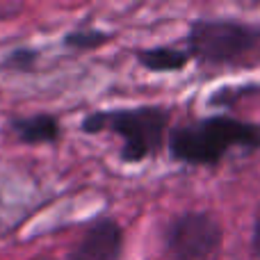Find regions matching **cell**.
<instances>
[{
  "label": "cell",
  "instance_id": "obj_1",
  "mask_svg": "<svg viewBox=\"0 0 260 260\" xmlns=\"http://www.w3.org/2000/svg\"><path fill=\"white\" fill-rule=\"evenodd\" d=\"M171 160L187 167H217L231 151L256 153L260 148V123L231 114H210L180 123L167 137Z\"/></svg>",
  "mask_w": 260,
  "mask_h": 260
},
{
  "label": "cell",
  "instance_id": "obj_2",
  "mask_svg": "<svg viewBox=\"0 0 260 260\" xmlns=\"http://www.w3.org/2000/svg\"><path fill=\"white\" fill-rule=\"evenodd\" d=\"M169 121L171 112L165 105H137L91 112L82 119L80 130L87 135H117L121 139V160L139 165L162 151L169 137Z\"/></svg>",
  "mask_w": 260,
  "mask_h": 260
},
{
  "label": "cell",
  "instance_id": "obj_3",
  "mask_svg": "<svg viewBox=\"0 0 260 260\" xmlns=\"http://www.w3.org/2000/svg\"><path fill=\"white\" fill-rule=\"evenodd\" d=\"M185 50L199 67H240L260 53V27L233 18H194Z\"/></svg>",
  "mask_w": 260,
  "mask_h": 260
},
{
  "label": "cell",
  "instance_id": "obj_4",
  "mask_svg": "<svg viewBox=\"0 0 260 260\" xmlns=\"http://www.w3.org/2000/svg\"><path fill=\"white\" fill-rule=\"evenodd\" d=\"M224 242V229L215 215L187 210L171 217L162 233V247L169 260H210Z\"/></svg>",
  "mask_w": 260,
  "mask_h": 260
},
{
  "label": "cell",
  "instance_id": "obj_5",
  "mask_svg": "<svg viewBox=\"0 0 260 260\" xmlns=\"http://www.w3.org/2000/svg\"><path fill=\"white\" fill-rule=\"evenodd\" d=\"M126 233L123 226L112 217H99L76 244L69 260H121Z\"/></svg>",
  "mask_w": 260,
  "mask_h": 260
},
{
  "label": "cell",
  "instance_id": "obj_6",
  "mask_svg": "<svg viewBox=\"0 0 260 260\" xmlns=\"http://www.w3.org/2000/svg\"><path fill=\"white\" fill-rule=\"evenodd\" d=\"M9 128L14 130L18 142L30 144V146H37V144H55L59 139V135H62L59 119L48 112L14 119V121L9 123Z\"/></svg>",
  "mask_w": 260,
  "mask_h": 260
},
{
  "label": "cell",
  "instance_id": "obj_7",
  "mask_svg": "<svg viewBox=\"0 0 260 260\" xmlns=\"http://www.w3.org/2000/svg\"><path fill=\"white\" fill-rule=\"evenodd\" d=\"M135 59L139 62V67H144L151 73H178L192 62L187 50L174 48V46L139 48V50H135Z\"/></svg>",
  "mask_w": 260,
  "mask_h": 260
},
{
  "label": "cell",
  "instance_id": "obj_8",
  "mask_svg": "<svg viewBox=\"0 0 260 260\" xmlns=\"http://www.w3.org/2000/svg\"><path fill=\"white\" fill-rule=\"evenodd\" d=\"M112 39H114V35L108 32V30H99V27H78V30H71V32L64 35L62 44L71 50H80V53H85V50L101 48V46L110 44Z\"/></svg>",
  "mask_w": 260,
  "mask_h": 260
},
{
  "label": "cell",
  "instance_id": "obj_9",
  "mask_svg": "<svg viewBox=\"0 0 260 260\" xmlns=\"http://www.w3.org/2000/svg\"><path fill=\"white\" fill-rule=\"evenodd\" d=\"M39 62V50L35 48H16L0 62V69L7 71H18V73H27L35 69V64Z\"/></svg>",
  "mask_w": 260,
  "mask_h": 260
},
{
  "label": "cell",
  "instance_id": "obj_10",
  "mask_svg": "<svg viewBox=\"0 0 260 260\" xmlns=\"http://www.w3.org/2000/svg\"><path fill=\"white\" fill-rule=\"evenodd\" d=\"M251 253L253 258L260 260V215L258 219L253 221V233H251Z\"/></svg>",
  "mask_w": 260,
  "mask_h": 260
}]
</instances>
